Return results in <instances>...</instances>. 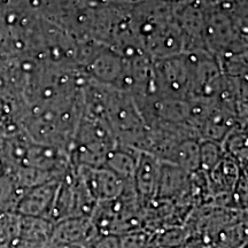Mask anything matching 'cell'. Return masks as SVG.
I'll return each mask as SVG.
<instances>
[{
	"label": "cell",
	"mask_w": 248,
	"mask_h": 248,
	"mask_svg": "<svg viewBox=\"0 0 248 248\" xmlns=\"http://www.w3.org/2000/svg\"><path fill=\"white\" fill-rule=\"evenodd\" d=\"M162 165L158 164L155 156L140 153L133 173V187L136 194L145 199H150L157 193Z\"/></svg>",
	"instance_id": "7a4b0ae2"
},
{
	"label": "cell",
	"mask_w": 248,
	"mask_h": 248,
	"mask_svg": "<svg viewBox=\"0 0 248 248\" xmlns=\"http://www.w3.org/2000/svg\"><path fill=\"white\" fill-rule=\"evenodd\" d=\"M98 227L91 217H71L59 221L52 229L50 245L63 244L87 248L98 238Z\"/></svg>",
	"instance_id": "6da1fadb"
}]
</instances>
